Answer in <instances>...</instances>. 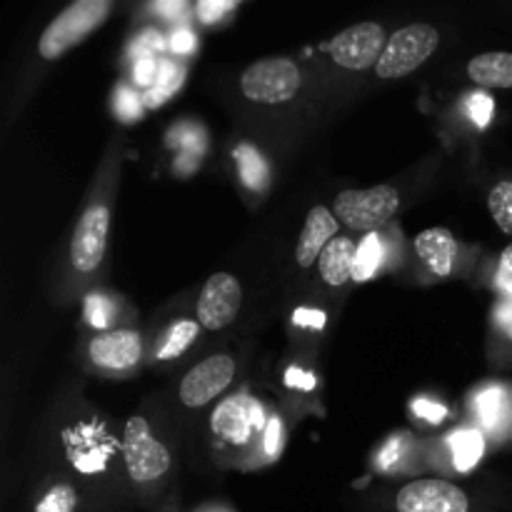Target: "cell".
<instances>
[{
	"label": "cell",
	"instance_id": "6da1fadb",
	"mask_svg": "<svg viewBox=\"0 0 512 512\" xmlns=\"http://www.w3.org/2000/svg\"><path fill=\"white\" fill-rule=\"evenodd\" d=\"M110 10H113V0H75L43 30L38 40L40 58L58 60L60 55L73 50L80 40L88 38L108 20Z\"/></svg>",
	"mask_w": 512,
	"mask_h": 512
},
{
	"label": "cell",
	"instance_id": "7a4b0ae2",
	"mask_svg": "<svg viewBox=\"0 0 512 512\" xmlns=\"http://www.w3.org/2000/svg\"><path fill=\"white\" fill-rule=\"evenodd\" d=\"M400 195L393 185H375L368 190H345L333 200L335 218L358 233H378L395 213Z\"/></svg>",
	"mask_w": 512,
	"mask_h": 512
},
{
	"label": "cell",
	"instance_id": "3957f363",
	"mask_svg": "<svg viewBox=\"0 0 512 512\" xmlns=\"http://www.w3.org/2000/svg\"><path fill=\"white\" fill-rule=\"evenodd\" d=\"M440 43V33L428 23H413L400 28L385 45L380 63L375 65L380 78L393 80L413 73L435 53Z\"/></svg>",
	"mask_w": 512,
	"mask_h": 512
},
{
	"label": "cell",
	"instance_id": "277c9868",
	"mask_svg": "<svg viewBox=\"0 0 512 512\" xmlns=\"http://www.w3.org/2000/svg\"><path fill=\"white\" fill-rule=\"evenodd\" d=\"M300 70L293 60L288 58H268L258 60L250 68H245L240 78L245 98L255 103H285L300 90Z\"/></svg>",
	"mask_w": 512,
	"mask_h": 512
},
{
	"label": "cell",
	"instance_id": "5b68a950",
	"mask_svg": "<svg viewBox=\"0 0 512 512\" xmlns=\"http://www.w3.org/2000/svg\"><path fill=\"white\" fill-rule=\"evenodd\" d=\"M123 458L135 483H153L170 468L168 448L153 438L145 418H130L125 425Z\"/></svg>",
	"mask_w": 512,
	"mask_h": 512
},
{
	"label": "cell",
	"instance_id": "8992f818",
	"mask_svg": "<svg viewBox=\"0 0 512 512\" xmlns=\"http://www.w3.org/2000/svg\"><path fill=\"white\" fill-rule=\"evenodd\" d=\"M383 25L378 23H358L350 25L340 35H335L328 43V53L338 65L348 70H365L380 63L388 45Z\"/></svg>",
	"mask_w": 512,
	"mask_h": 512
},
{
	"label": "cell",
	"instance_id": "52a82bcc",
	"mask_svg": "<svg viewBox=\"0 0 512 512\" xmlns=\"http://www.w3.org/2000/svg\"><path fill=\"white\" fill-rule=\"evenodd\" d=\"M398 512H470V500L448 480L425 478L405 485L395 498Z\"/></svg>",
	"mask_w": 512,
	"mask_h": 512
},
{
	"label": "cell",
	"instance_id": "ba28073f",
	"mask_svg": "<svg viewBox=\"0 0 512 512\" xmlns=\"http://www.w3.org/2000/svg\"><path fill=\"white\" fill-rule=\"evenodd\" d=\"M110 230V210L108 205H90L80 215L75 225L73 243H70V258L80 273H93L105 258V245H108Z\"/></svg>",
	"mask_w": 512,
	"mask_h": 512
},
{
	"label": "cell",
	"instance_id": "9c48e42d",
	"mask_svg": "<svg viewBox=\"0 0 512 512\" xmlns=\"http://www.w3.org/2000/svg\"><path fill=\"white\" fill-rule=\"evenodd\" d=\"M243 303V288L230 273H215L198 300V320L205 330H220L235 320Z\"/></svg>",
	"mask_w": 512,
	"mask_h": 512
},
{
	"label": "cell",
	"instance_id": "30bf717a",
	"mask_svg": "<svg viewBox=\"0 0 512 512\" xmlns=\"http://www.w3.org/2000/svg\"><path fill=\"white\" fill-rule=\"evenodd\" d=\"M235 375V360L230 355H213L195 365L180 383V400L188 408H203L218 398Z\"/></svg>",
	"mask_w": 512,
	"mask_h": 512
},
{
	"label": "cell",
	"instance_id": "8fae6325",
	"mask_svg": "<svg viewBox=\"0 0 512 512\" xmlns=\"http://www.w3.org/2000/svg\"><path fill=\"white\" fill-rule=\"evenodd\" d=\"M143 355V340L135 330H108L90 343V360L100 368H133Z\"/></svg>",
	"mask_w": 512,
	"mask_h": 512
},
{
	"label": "cell",
	"instance_id": "7c38bea8",
	"mask_svg": "<svg viewBox=\"0 0 512 512\" xmlns=\"http://www.w3.org/2000/svg\"><path fill=\"white\" fill-rule=\"evenodd\" d=\"M338 230L340 220L335 218V213H330L323 205H315L308 213V218H305V228L298 240V253H295V258H298L300 268H310L315 260H320V255L328 248L330 240H335Z\"/></svg>",
	"mask_w": 512,
	"mask_h": 512
},
{
	"label": "cell",
	"instance_id": "4fadbf2b",
	"mask_svg": "<svg viewBox=\"0 0 512 512\" xmlns=\"http://www.w3.org/2000/svg\"><path fill=\"white\" fill-rule=\"evenodd\" d=\"M415 250L430 270L440 278L453 273L458 260V240L448 228H428L415 238Z\"/></svg>",
	"mask_w": 512,
	"mask_h": 512
},
{
	"label": "cell",
	"instance_id": "5bb4252c",
	"mask_svg": "<svg viewBox=\"0 0 512 512\" xmlns=\"http://www.w3.org/2000/svg\"><path fill=\"white\" fill-rule=\"evenodd\" d=\"M213 430L228 443H245L253 428V400L250 398H228L213 415Z\"/></svg>",
	"mask_w": 512,
	"mask_h": 512
},
{
	"label": "cell",
	"instance_id": "9a60e30c",
	"mask_svg": "<svg viewBox=\"0 0 512 512\" xmlns=\"http://www.w3.org/2000/svg\"><path fill=\"white\" fill-rule=\"evenodd\" d=\"M355 255H358V245L350 238L340 235V238L330 240L328 248L323 250L318 260L320 275L328 285H345L348 280H353V268H355Z\"/></svg>",
	"mask_w": 512,
	"mask_h": 512
},
{
	"label": "cell",
	"instance_id": "2e32d148",
	"mask_svg": "<svg viewBox=\"0 0 512 512\" xmlns=\"http://www.w3.org/2000/svg\"><path fill=\"white\" fill-rule=\"evenodd\" d=\"M470 80L483 88H512V53H483L468 63Z\"/></svg>",
	"mask_w": 512,
	"mask_h": 512
},
{
	"label": "cell",
	"instance_id": "e0dca14e",
	"mask_svg": "<svg viewBox=\"0 0 512 512\" xmlns=\"http://www.w3.org/2000/svg\"><path fill=\"white\" fill-rule=\"evenodd\" d=\"M168 145H173V148L180 150L175 170L183 175L193 173V170L198 168L200 155H203V148H205L203 128H198V125L193 123L175 125V128L168 133Z\"/></svg>",
	"mask_w": 512,
	"mask_h": 512
},
{
	"label": "cell",
	"instance_id": "ac0fdd59",
	"mask_svg": "<svg viewBox=\"0 0 512 512\" xmlns=\"http://www.w3.org/2000/svg\"><path fill=\"white\" fill-rule=\"evenodd\" d=\"M235 163H238V175L243 180V185L253 193H260V190L268 188L270 183V168L268 160L260 155L258 148H253L250 143H240L235 148Z\"/></svg>",
	"mask_w": 512,
	"mask_h": 512
},
{
	"label": "cell",
	"instance_id": "d6986e66",
	"mask_svg": "<svg viewBox=\"0 0 512 512\" xmlns=\"http://www.w3.org/2000/svg\"><path fill=\"white\" fill-rule=\"evenodd\" d=\"M448 448L453 453V465L460 473H470L483 460L485 438L478 430H458L448 438Z\"/></svg>",
	"mask_w": 512,
	"mask_h": 512
},
{
	"label": "cell",
	"instance_id": "ffe728a7",
	"mask_svg": "<svg viewBox=\"0 0 512 512\" xmlns=\"http://www.w3.org/2000/svg\"><path fill=\"white\" fill-rule=\"evenodd\" d=\"M385 260V240L380 238V233L365 235V240L360 243L358 255H355V268H353V280L355 283H365V280L373 278L380 270Z\"/></svg>",
	"mask_w": 512,
	"mask_h": 512
},
{
	"label": "cell",
	"instance_id": "44dd1931",
	"mask_svg": "<svg viewBox=\"0 0 512 512\" xmlns=\"http://www.w3.org/2000/svg\"><path fill=\"white\" fill-rule=\"evenodd\" d=\"M183 68L175 65L173 60H160V70H158V80H155L153 88L145 93V108H158L163 105L170 95L178 93L183 88Z\"/></svg>",
	"mask_w": 512,
	"mask_h": 512
},
{
	"label": "cell",
	"instance_id": "7402d4cb",
	"mask_svg": "<svg viewBox=\"0 0 512 512\" xmlns=\"http://www.w3.org/2000/svg\"><path fill=\"white\" fill-rule=\"evenodd\" d=\"M200 333V325L193 323V320H178V323L170 325L165 330L163 340H160V348H158V360H170V358H178L183 355L185 350L193 345V340L198 338Z\"/></svg>",
	"mask_w": 512,
	"mask_h": 512
},
{
	"label": "cell",
	"instance_id": "603a6c76",
	"mask_svg": "<svg viewBox=\"0 0 512 512\" xmlns=\"http://www.w3.org/2000/svg\"><path fill=\"white\" fill-rule=\"evenodd\" d=\"M475 408H478L480 423H483L485 428L498 430L500 423L505 420V415H508V395H505V390L498 388V385H490V388H485L483 393L478 395Z\"/></svg>",
	"mask_w": 512,
	"mask_h": 512
},
{
	"label": "cell",
	"instance_id": "cb8c5ba5",
	"mask_svg": "<svg viewBox=\"0 0 512 512\" xmlns=\"http://www.w3.org/2000/svg\"><path fill=\"white\" fill-rule=\"evenodd\" d=\"M490 215L503 233L512 235V180H503L493 188L488 198Z\"/></svg>",
	"mask_w": 512,
	"mask_h": 512
},
{
	"label": "cell",
	"instance_id": "d4e9b609",
	"mask_svg": "<svg viewBox=\"0 0 512 512\" xmlns=\"http://www.w3.org/2000/svg\"><path fill=\"white\" fill-rule=\"evenodd\" d=\"M78 493H75L73 485H55L48 493L40 498V503L35 505V512H75L78 510Z\"/></svg>",
	"mask_w": 512,
	"mask_h": 512
},
{
	"label": "cell",
	"instance_id": "484cf974",
	"mask_svg": "<svg viewBox=\"0 0 512 512\" xmlns=\"http://www.w3.org/2000/svg\"><path fill=\"white\" fill-rule=\"evenodd\" d=\"M85 318L93 328L108 330L115 323V305L113 300H108L105 295H88V303H85Z\"/></svg>",
	"mask_w": 512,
	"mask_h": 512
},
{
	"label": "cell",
	"instance_id": "4316f807",
	"mask_svg": "<svg viewBox=\"0 0 512 512\" xmlns=\"http://www.w3.org/2000/svg\"><path fill=\"white\" fill-rule=\"evenodd\" d=\"M493 110H495V103L488 93L465 95V113H468V118L473 120L478 128H485V125L490 123V118H493Z\"/></svg>",
	"mask_w": 512,
	"mask_h": 512
},
{
	"label": "cell",
	"instance_id": "83f0119b",
	"mask_svg": "<svg viewBox=\"0 0 512 512\" xmlns=\"http://www.w3.org/2000/svg\"><path fill=\"white\" fill-rule=\"evenodd\" d=\"M115 110H118L120 118L128 120V123H133V120H138L140 115H143V103H140V95L135 93L133 88H128V85H120L118 93H115Z\"/></svg>",
	"mask_w": 512,
	"mask_h": 512
},
{
	"label": "cell",
	"instance_id": "f1b7e54d",
	"mask_svg": "<svg viewBox=\"0 0 512 512\" xmlns=\"http://www.w3.org/2000/svg\"><path fill=\"white\" fill-rule=\"evenodd\" d=\"M235 8H238L235 0H200V3L195 5V13H198V18L203 20V23H215V20L233 13Z\"/></svg>",
	"mask_w": 512,
	"mask_h": 512
},
{
	"label": "cell",
	"instance_id": "f546056e",
	"mask_svg": "<svg viewBox=\"0 0 512 512\" xmlns=\"http://www.w3.org/2000/svg\"><path fill=\"white\" fill-rule=\"evenodd\" d=\"M160 63L155 60V55H138L133 65V78L140 88H153L155 80H158Z\"/></svg>",
	"mask_w": 512,
	"mask_h": 512
},
{
	"label": "cell",
	"instance_id": "4dcf8cb0",
	"mask_svg": "<svg viewBox=\"0 0 512 512\" xmlns=\"http://www.w3.org/2000/svg\"><path fill=\"white\" fill-rule=\"evenodd\" d=\"M265 453H268V458H278L283 453V423H280L278 415H273L265 425Z\"/></svg>",
	"mask_w": 512,
	"mask_h": 512
},
{
	"label": "cell",
	"instance_id": "1f68e13d",
	"mask_svg": "<svg viewBox=\"0 0 512 512\" xmlns=\"http://www.w3.org/2000/svg\"><path fill=\"white\" fill-rule=\"evenodd\" d=\"M405 445H408V438H405V435H398V438L388 440V443H385V448L380 450V455H378L380 468L390 470L395 463H400V458H403V453H405Z\"/></svg>",
	"mask_w": 512,
	"mask_h": 512
},
{
	"label": "cell",
	"instance_id": "d6a6232c",
	"mask_svg": "<svg viewBox=\"0 0 512 512\" xmlns=\"http://www.w3.org/2000/svg\"><path fill=\"white\" fill-rule=\"evenodd\" d=\"M495 285L503 295L512 298V245L503 250L500 255V265H498V275H495Z\"/></svg>",
	"mask_w": 512,
	"mask_h": 512
},
{
	"label": "cell",
	"instance_id": "836d02e7",
	"mask_svg": "<svg viewBox=\"0 0 512 512\" xmlns=\"http://www.w3.org/2000/svg\"><path fill=\"white\" fill-rule=\"evenodd\" d=\"M195 45H198V40H195V35L188 28H178L170 35V48H173V53L190 55L195 50Z\"/></svg>",
	"mask_w": 512,
	"mask_h": 512
},
{
	"label": "cell",
	"instance_id": "e575fe53",
	"mask_svg": "<svg viewBox=\"0 0 512 512\" xmlns=\"http://www.w3.org/2000/svg\"><path fill=\"white\" fill-rule=\"evenodd\" d=\"M413 410L420 415V418L428 420V423H440V420L445 418V408L443 405L433 403V400H425V398L415 400Z\"/></svg>",
	"mask_w": 512,
	"mask_h": 512
},
{
	"label": "cell",
	"instance_id": "d590c367",
	"mask_svg": "<svg viewBox=\"0 0 512 512\" xmlns=\"http://www.w3.org/2000/svg\"><path fill=\"white\" fill-rule=\"evenodd\" d=\"M295 323L310 325V328H323L325 315L323 313H313V310H298V313H295Z\"/></svg>",
	"mask_w": 512,
	"mask_h": 512
},
{
	"label": "cell",
	"instance_id": "8d00e7d4",
	"mask_svg": "<svg viewBox=\"0 0 512 512\" xmlns=\"http://www.w3.org/2000/svg\"><path fill=\"white\" fill-rule=\"evenodd\" d=\"M498 323L500 328H503L512 338V298L505 300V303L498 308Z\"/></svg>",
	"mask_w": 512,
	"mask_h": 512
},
{
	"label": "cell",
	"instance_id": "74e56055",
	"mask_svg": "<svg viewBox=\"0 0 512 512\" xmlns=\"http://www.w3.org/2000/svg\"><path fill=\"white\" fill-rule=\"evenodd\" d=\"M155 10L163 15H168V18H178V15L185 13V3H160V5H155Z\"/></svg>",
	"mask_w": 512,
	"mask_h": 512
},
{
	"label": "cell",
	"instance_id": "f35d334b",
	"mask_svg": "<svg viewBox=\"0 0 512 512\" xmlns=\"http://www.w3.org/2000/svg\"><path fill=\"white\" fill-rule=\"evenodd\" d=\"M198 512H233V510L220 508V505H210V508H203V510H198Z\"/></svg>",
	"mask_w": 512,
	"mask_h": 512
}]
</instances>
